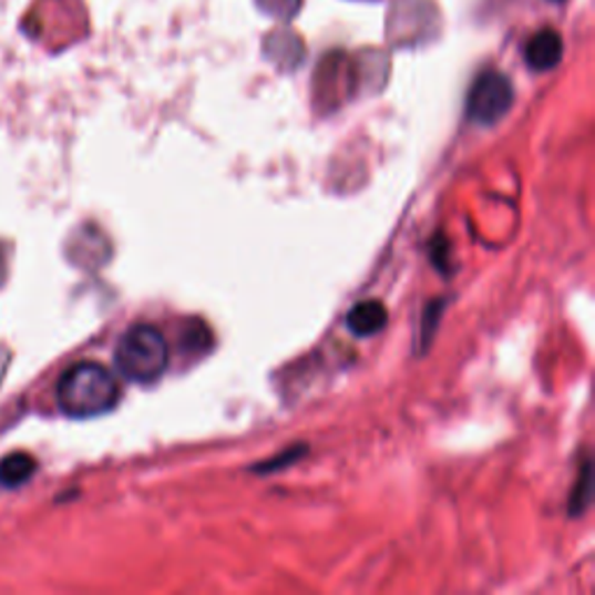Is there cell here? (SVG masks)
<instances>
[{"label": "cell", "mask_w": 595, "mask_h": 595, "mask_svg": "<svg viewBox=\"0 0 595 595\" xmlns=\"http://www.w3.org/2000/svg\"><path fill=\"white\" fill-rule=\"evenodd\" d=\"M59 408L70 419H93L107 414L119 402L116 377L101 363L82 361L68 368L57 389Z\"/></svg>", "instance_id": "obj_1"}, {"label": "cell", "mask_w": 595, "mask_h": 595, "mask_svg": "<svg viewBox=\"0 0 595 595\" xmlns=\"http://www.w3.org/2000/svg\"><path fill=\"white\" fill-rule=\"evenodd\" d=\"M114 361L133 384H152L165 372L171 363L168 342L161 336V330L150 324H137L124 332V338L116 345Z\"/></svg>", "instance_id": "obj_2"}, {"label": "cell", "mask_w": 595, "mask_h": 595, "mask_svg": "<svg viewBox=\"0 0 595 595\" xmlns=\"http://www.w3.org/2000/svg\"><path fill=\"white\" fill-rule=\"evenodd\" d=\"M514 105V86L507 75L486 70L474 80L468 96V119L478 126H493Z\"/></svg>", "instance_id": "obj_3"}, {"label": "cell", "mask_w": 595, "mask_h": 595, "mask_svg": "<svg viewBox=\"0 0 595 595\" xmlns=\"http://www.w3.org/2000/svg\"><path fill=\"white\" fill-rule=\"evenodd\" d=\"M387 324H389L387 305L379 300H363L359 305H353L347 315V328L359 338L377 336L379 330L387 328Z\"/></svg>", "instance_id": "obj_4"}, {"label": "cell", "mask_w": 595, "mask_h": 595, "mask_svg": "<svg viewBox=\"0 0 595 595\" xmlns=\"http://www.w3.org/2000/svg\"><path fill=\"white\" fill-rule=\"evenodd\" d=\"M561 57H563V40L552 29L535 33L526 44V63L531 70H537V73H544V70H552L554 65H558Z\"/></svg>", "instance_id": "obj_5"}, {"label": "cell", "mask_w": 595, "mask_h": 595, "mask_svg": "<svg viewBox=\"0 0 595 595\" xmlns=\"http://www.w3.org/2000/svg\"><path fill=\"white\" fill-rule=\"evenodd\" d=\"M38 470V463L33 456L17 451V454L6 456L0 461V486L6 489H17L21 484H27Z\"/></svg>", "instance_id": "obj_6"}, {"label": "cell", "mask_w": 595, "mask_h": 595, "mask_svg": "<svg viewBox=\"0 0 595 595\" xmlns=\"http://www.w3.org/2000/svg\"><path fill=\"white\" fill-rule=\"evenodd\" d=\"M591 500V463H584L582 480L575 486L573 497H570V514H582Z\"/></svg>", "instance_id": "obj_7"}]
</instances>
